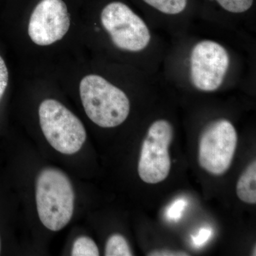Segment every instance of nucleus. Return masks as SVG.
Instances as JSON below:
<instances>
[{
	"instance_id": "1",
	"label": "nucleus",
	"mask_w": 256,
	"mask_h": 256,
	"mask_svg": "<svg viewBox=\"0 0 256 256\" xmlns=\"http://www.w3.org/2000/svg\"><path fill=\"white\" fill-rule=\"evenodd\" d=\"M75 193L65 173L55 168L42 170L36 180L37 212L42 223L58 232L70 222L74 214Z\"/></svg>"
},
{
	"instance_id": "2",
	"label": "nucleus",
	"mask_w": 256,
	"mask_h": 256,
	"mask_svg": "<svg viewBox=\"0 0 256 256\" xmlns=\"http://www.w3.org/2000/svg\"><path fill=\"white\" fill-rule=\"evenodd\" d=\"M79 90L86 114L99 127H117L128 118L130 102L127 95L104 77L86 76L80 82Z\"/></svg>"
},
{
	"instance_id": "3",
	"label": "nucleus",
	"mask_w": 256,
	"mask_h": 256,
	"mask_svg": "<svg viewBox=\"0 0 256 256\" xmlns=\"http://www.w3.org/2000/svg\"><path fill=\"white\" fill-rule=\"evenodd\" d=\"M40 126L48 143L64 154L78 152L86 140V131L80 120L58 101L46 99L38 108Z\"/></svg>"
},
{
	"instance_id": "4",
	"label": "nucleus",
	"mask_w": 256,
	"mask_h": 256,
	"mask_svg": "<svg viewBox=\"0 0 256 256\" xmlns=\"http://www.w3.org/2000/svg\"><path fill=\"white\" fill-rule=\"evenodd\" d=\"M100 22L112 44L119 50L138 53L150 44L149 26L124 3L112 2L106 5L101 12Z\"/></svg>"
},
{
	"instance_id": "5",
	"label": "nucleus",
	"mask_w": 256,
	"mask_h": 256,
	"mask_svg": "<svg viewBox=\"0 0 256 256\" xmlns=\"http://www.w3.org/2000/svg\"><path fill=\"white\" fill-rule=\"evenodd\" d=\"M230 65V54L223 45L214 40H202L190 52V82L200 92H216L223 85Z\"/></svg>"
},
{
	"instance_id": "6",
	"label": "nucleus",
	"mask_w": 256,
	"mask_h": 256,
	"mask_svg": "<svg viewBox=\"0 0 256 256\" xmlns=\"http://www.w3.org/2000/svg\"><path fill=\"white\" fill-rule=\"evenodd\" d=\"M238 136L234 124L226 119L210 122L202 131L198 144V162L210 174H224L233 161Z\"/></svg>"
},
{
	"instance_id": "7",
	"label": "nucleus",
	"mask_w": 256,
	"mask_h": 256,
	"mask_svg": "<svg viewBox=\"0 0 256 256\" xmlns=\"http://www.w3.org/2000/svg\"><path fill=\"white\" fill-rule=\"evenodd\" d=\"M174 128L169 121L160 119L148 129L138 162V174L144 182L158 184L166 180L171 169L169 148Z\"/></svg>"
},
{
	"instance_id": "8",
	"label": "nucleus",
	"mask_w": 256,
	"mask_h": 256,
	"mask_svg": "<svg viewBox=\"0 0 256 256\" xmlns=\"http://www.w3.org/2000/svg\"><path fill=\"white\" fill-rule=\"evenodd\" d=\"M70 25V14L63 0H42L32 12L28 33L34 43L48 46L63 38Z\"/></svg>"
},
{
	"instance_id": "9",
	"label": "nucleus",
	"mask_w": 256,
	"mask_h": 256,
	"mask_svg": "<svg viewBox=\"0 0 256 256\" xmlns=\"http://www.w3.org/2000/svg\"><path fill=\"white\" fill-rule=\"evenodd\" d=\"M237 196L240 201L250 204H256V162L255 160L240 175L236 185Z\"/></svg>"
},
{
	"instance_id": "10",
	"label": "nucleus",
	"mask_w": 256,
	"mask_h": 256,
	"mask_svg": "<svg viewBox=\"0 0 256 256\" xmlns=\"http://www.w3.org/2000/svg\"><path fill=\"white\" fill-rule=\"evenodd\" d=\"M146 4L166 15L181 14L186 9L188 0H143Z\"/></svg>"
},
{
	"instance_id": "11",
	"label": "nucleus",
	"mask_w": 256,
	"mask_h": 256,
	"mask_svg": "<svg viewBox=\"0 0 256 256\" xmlns=\"http://www.w3.org/2000/svg\"><path fill=\"white\" fill-rule=\"evenodd\" d=\"M105 256H131L133 254L129 244L124 236L114 234L108 239L106 245Z\"/></svg>"
},
{
	"instance_id": "12",
	"label": "nucleus",
	"mask_w": 256,
	"mask_h": 256,
	"mask_svg": "<svg viewBox=\"0 0 256 256\" xmlns=\"http://www.w3.org/2000/svg\"><path fill=\"white\" fill-rule=\"evenodd\" d=\"M98 248L92 239L88 236L78 237L75 240L72 250L73 256H98Z\"/></svg>"
},
{
	"instance_id": "13",
	"label": "nucleus",
	"mask_w": 256,
	"mask_h": 256,
	"mask_svg": "<svg viewBox=\"0 0 256 256\" xmlns=\"http://www.w3.org/2000/svg\"><path fill=\"white\" fill-rule=\"evenodd\" d=\"M216 1L222 9L233 14H242L248 11L254 0H212Z\"/></svg>"
},
{
	"instance_id": "14",
	"label": "nucleus",
	"mask_w": 256,
	"mask_h": 256,
	"mask_svg": "<svg viewBox=\"0 0 256 256\" xmlns=\"http://www.w3.org/2000/svg\"><path fill=\"white\" fill-rule=\"evenodd\" d=\"M186 204H188V202L184 198H178L168 208L166 216L170 220H180Z\"/></svg>"
},
{
	"instance_id": "15",
	"label": "nucleus",
	"mask_w": 256,
	"mask_h": 256,
	"mask_svg": "<svg viewBox=\"0 0 256 256\" xmlns=\"http://www.w3.org/2000/svg\"><path fill=\"white\" fill-rule=\"evenodd\" d=\"M212 236V229L210 227H204L198 230V234L192 236V244L195 247L200 248L208 242Z\"/></svg>"
},
{
	"instance_id": "16",
	"label": "nucleus",
	"mask_w": 256,
	"mask_h": 256,
	"mask_svg": "<svg viewBox=\"0 0 256 256\" xmlns=\"http://www.w3.org/2000/svg\"><path fill=\"white\" fill-rule=\"evenodd\" d=\"M9 73L4 60L0 56V100L4 95L8 85Z\"/></svg>"
},
{
	"instance_id": "17",
	"label": "nucleus",
	"mask_w": 256,
	"mask_h": 256,
	"mask_svg": "<svg viewBox=\"0 0 256 256\" xmlns=\"http://www.w3.org/2000/svg\"><path fill=\"white\" fill-rule=\"evenodd\" d=\"M148 256H188L190 254L181 250H172L164 249V250H156L151 252Z\"/></svg>"
},
{
	"instance_id": "18",
	"label": "nucleus",
	"mask_w": 256,
	"mask_h": 256,
	"mask_svg": "<svg viewBox=\"0 0 256 256\" xmlns=\"http://www.w3.org/2000/svg\"><path fill=\"white\" fill-rule=\"evenodd\" d=\"M0 252H1V240H0Z\"/></svg>"
}]
</instances>
